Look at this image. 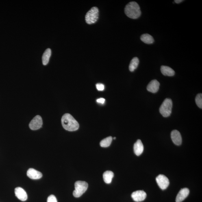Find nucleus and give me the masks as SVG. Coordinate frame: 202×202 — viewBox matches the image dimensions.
I'll return each mask as SVG.
<instances>
[{
    "label": "nucleus",
    "instance_id": "12",
    "mask_svg": "<svg viewBox=\"0 0 202 202\" xmlns=\"http://www.w3.org/2000/svg\"><path fill=\"white\" fill-rule=\"evenodd\" d=\"M160 84L157 80H153L150 82L147 87L148 91L155 93L158 92Z\"/></svg>",
    "mask_w": 202,
    "mask_h": 202
},
{
    "label": "nucleus",
    "instance_id": "20",
    "mask_svg": "<svg viewBox=\"0 0 202 202\" xmlns=\"http://www.w3.org/2000/svg\"><path fill=\"white\" fill-rule=\"evenodd\" d=\"M113 138L112 137L109 136L104 139L100 143V145L102 147L106 148L109 147L112 143Z\"/></svg>",
    "mask_w": 202,
    "mask_h": 202
},
{
    "label": "nucleus",
    "instance_id": "22",
    "mask_svg": "<svg viewBox=\"0 0 202 202\" xmlns=\"http://www.w3.org/2000/svg\"><path fill=\"white\" fill-rule=\"evenodd\" d=\"M47 202H57V201L55 196L51 195L48 198Z\"/></svg>",
    "mask_w": 202,
    "mask_h": 202
},
{
    "label": "nucleus",
    "instance_id": "5",
    "mask_svg": "<svg viewBox=\"0 0 202 202\" xmlns=\"http://www.w3.org/2000/svg\"><path fill=\"white\" fill-rule=\"evenodd\" d=\"M99 10L97 7H92L86 14L85 18L86 23L89 25L96 23L99 18Z\"/></svg>",
    "mask_w": 202,
    "mask_h": 202
},
{
    "label": "nucleus",
    "instance_id": "24",
    "mask_svg": "<svg viewBox=\"0 0 202 202\" xmlns=\"http://www.w3.org/2000/svg\"><path fill=\"white\" fill-rule=\"evenodd\" d=\"M105 100L103 98H100V99H98L97 100V101L98 103H100L103 104L105 102Z\"/></svg>",
    "mask_w": 202,
    "mask_h": 202
},
{
    "label": "nucleus",
    "instance_id": "15",
    "mask_svg": "<svg viewBox=\"0 0 202 202\" xmlns=\"http://www.w3.org/2000/svg\"><path fill=\"white\" fill-rule=\"evenodd\" d=\"M161 73L164 76L172 77L175 75V72L171 68L165 66H161Z\"/></svg>",
    "mask_w": 202,
    "mask_h": 202
},
{
    "label": "nucleus",
    "instance_id": "23",
    "mask_svg": "<svg viewBox=\"0 0 202 202\" xmlns=\"http://www.w3.org/2000/svg\"><path fill=\"white\" fill-rule=\"evenodd\" d=\"M96 86L97 90L99 91H102L104 90L105 86L103 84L99 83V84L96 85Z\"/></svg>",
    "mask_w": 202,
    "mask_h": 202
},
{
    "label": "nucleus",
    "instance_id": "4",
    "mask_svg": "<svg viewBox=\"0 0 202 202\" xmlns=\"http://www.w3.org/2000/svg\"><path fill=\"white\" fill-rule=\"evenodd\" d=\"M75 190L73 192V195L76 198L80 197L87 190L88 184L86 181H78L75 184Z\"/></svg>",
    "mask_w": 202,
    "mask_h": 202
},
{
    "label": "nucleus",
    "instance_id": "10",
    "mask_svg": "<svg viewBox=\"0 0 202 202\" xmlns=\"http://www.w3.org/2000/svg\"><path fill=\"white\" fill-rule=\"evenodd\" d=\"M171 138L176 145H180L182 143V138L180 133L177 130H174L171 133Z\"/></svg>",
    "mask_w": 202,
    "mask_h": 202
},
{
    "label": "nucleus",
    "instance_id": "17",
    "mask_svg": "<svg viewBox=\"0 0 202 202\" xmlns=\"http://www.w3.org/2000/svg\"><path fill=\"white\" fill-rule=\"evenodd\" d=\"M114 176V174L113 172L110 171H105L103 175L104 181L106 183L109 184L112 182V179Z\"/></svg>",
    "mask_w": 202,
    "mask_h": 202
},
{
    "label": "nucleus",
    "instance_id": "21",
    "mask_svg": "<svg viewBox=\"0 0 202 202\" xmlns=\"http://www.w3.org/2000/svg\"><path fill=\"white\" fill-rule=\"evenodd\" d=\"M195 102L196 105L200 107V108H202V94H197L195 98Z\"/></svg>",
    "mask_w": 202,
    "mask_h": 202
},
{
    "label": "nucleus",
    "instance_id": "7",
    "mask_svg": "<svg viewBox=\"0 0 202 202\" xmlns=\"http://www.w3.org/2000/svg\"><path fill=\"white\" fill-rule=\"evenodd\" d=\"M43 124L41 117L37 115L33 118L29 124V126L31 130H36L40 129Z\"/></svg>",
    "mask_w": 202,
    "mask_h": 202
},
{
    "label": "nucleus",
    "instance_id": "11",
    "mask_svg": "<svg viewBox=\"0 0 202 202\" xmlns=\"http://www.w3.org/2000/svg\"><path fill=\"white\" fill-rule=\"evenodd\" d=\"M190 194V190L187 188L181 189L176 198V202H181L186 198Z\"/></svg>",
    "mask_w": 202,
    "mask_h": 202
},
{
    "label": "nucleus",
    "instance_id": "9",
    "mask_svg": "<svg viewBox=\"0 0 202 202\" xmlns=\"http://www.w3.org/2000/svg\"><path fill=\"white\" fill-rule=\"evenodd\" d=\"M15 194L18 199L21 201H25L27 199V195L25 190L20 187L15 189Z\"/></svg>",
    "mask_w": 202,
    "mask_h": 202
},
{
    "label": "nucleus",
    "instance_id": "25",
    "mask_svg": "<svg viewBox=\"0 0 202 202\" xmlns=\"http://www.w3.org/2000/svg\"><path fill=\"white\" fill-rule=\"evenodd\" d=\"M182 1H183L182 0H175V2L177 3H180L182 2Z\"/></svg>",
    "mask_w": 202,
    "mask_h": 202
},
{
    "label": "nucleus",
    "instance_id": "2",
    "mask_svg": "<svg viewBox=\"0 0 202 202\" xmlns=\"http://www.w3.org/2000/svg\"><path fill=\"white\" fill-rule=\"evenodd\" d=\"M125 13L129 17L134 19L139 17L141 14L140 7L135 2H131L127 5L125 8Z\"/></svg>",
    "mask_w": 202,
    "mask_h": 202
},
{
    "label": "nucleus",
    "instance_id": "3",
    "mask_svg": "<svg viewBox=\"0 0 202 202\" xmlns=\"http://www.w3.org/2000/svg\"><path fill=\"white\" fill-rule=\"evenodd\" d=\"M173 107V102L172 100L167 98L159 108V112L164 117H167L171 115Z\"/></svg>",
    "mask_w": 202,
    "mask_h": 202
},
{
    "label": "nucleus",
    "instance_id": "13",
    "mask_svg": "<svg viewBox=\"0 0 202 202\" xmlns=\"http://www.w3.org/2000/svg\"><path fill=\"white\" fill-rule=\"evenodd\" d=\"M27 175L30 178L32 179H40L42 176L41 172L32 168H30L28 170Z\"/></svg>",
    "mask_w": 202,
    "mask_h": 202
},
{
    "label": "nucleus",
    "instance_id": "19",
    "mask_svg": "<svg viewBox=\"0 0 202 202\" xmlns=\"http://www.w3.org/2000/svg\"><path fill=\"white\" fill-rule=\"evenodd\" d=\"M139 63V60L138 57H134L131 60L130 64H129V70L131 72L134 71L138 68V65Z\"/></svg>",
    "mask_w": 202,
    "mask_h": 202
},
{
    "label": "nucleus",
    "instance_id": "18",
    "mask_svg": "<svg viewBox=\"0 0 202 202\" xmlns=\"http://www.w3.org/2000/svg\"><path fill=\"white\" fill-rule=\"evenodd\" d=\"M140 40L144 43L148 44H153L154 41L153 37L148 34L142 35L140 37Z\"/></svg>",
    "mask_w": 202,
    "mask_h": 202
},
{
    "label": "nucleus",
    "instance_id": "1",
    "mask_svg": "<svg viewBox=\"0 0 202 202\" xmlns=\"http://www.w3.org/2000/svg\"><path fill=\"white\" fill-rule=\"evenodd\" d=\"M63 127L66 130L70 131L78 130L79 124L71 115L66 114L63 115L62 118Z\"/></svg>",
    "mask_w": 202,
    "mask_h": 202
},
{
    "label": "nucleus",
    "instance_id": "6",
    "mask_svg": "<svg viewBox=\"0 0 202 202\" xmlns=\"http://www.w3.org/2000/svg\"><path fill=\"white\" fill-rule=\"evenodd\" d=\"M158 186L162 190H166L169 185V181L166 176L160 175L157 176L156 179Z\"/></svg>",
    "mask_w": 202,
    "mask_h": 202
},
{
    "label": "nucleus",
    "instance_id": "8",
    "mask_svg": "<svg viewBox=\"0 0 202 202\" xmlns=\"http://www.w3.org/2000/svg\"><path fill=\"white\" fill-rule=\"evenodd\" d=\"M146 193L143 190H137L133 192L131 194V197L134 201L136 202H141L144 201L146 197Z\"/></svg>",
    "mask_w": 202,
    "mask_h": 202
},
{
    "label": "nucleus",
    "instance_id": "16",
    "mask_svg": "<svg viewBox=\"0 0 202 202\" xmlns=\"http://www.w3.org/2000/svg\"><path fill=\"white\" fill-rule=\"evenodd\" d=\"M51 55V51L50 49H48L44 52L42 57V63L44 65H47L49 63Z\"/></svg>",
    "mask_w": 202,
    "mask_h": 202
},
{
    "label": "nucleus",
    "instance_id": "26",
    "mask_svg": "<svg viewBox=\"0 0 202 202\" xmlns=\"http://www.w3.org/2000/svg\"><path fill=\"white\" fill-rule=\"evenodd\" d=\"M116 139V138H115V137H114V140L115 139Z\"/></svg>",
    "mask_w": 202,
    "mask_h": 202
},
{
    "label": "nucleus",
    "instance_id": "14",
    "mask_svg": "<svg viewBox=\"0 0 202 202\" xmlns=\"http://www.w3.org/2000/svg\"><path fill=\"white\" fill-rule=\"evenodd\" d=\"M144 150V146L141 140L139 139L135 143L134 145V151L135 154L139 156L142 154Z\"/></svg>",
    "mask_w": 202,
    "mask_h": 202
}]
</instances>
